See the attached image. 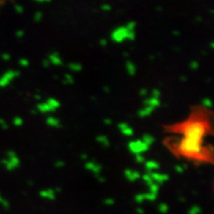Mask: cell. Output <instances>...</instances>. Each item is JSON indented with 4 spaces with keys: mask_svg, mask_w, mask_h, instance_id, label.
<instances>
[{
    "mask_svg": "<svg viewBox=\"0 0 214 214\" xmlns=\"http://www.w3.org/2000/svg\"><path fill=\"white\" fill-rule=\"evenodd\" d=\"M145 168L148 169L149 171L152 172V171H155L156 169H160V163H158L156 160H147V162H145Z\"/></svg>",
    "mask_w": 214,
    "mask_h": 214,
    "instance_id": "cell-11",
    "label": "cell"
},
{
    "mask_svg": "<svg viewBox=\"0 0 214 214\" xmlns=\"http://www.w3.org/2000/svg\"><path fill=\"white\" fill-rule=\"evenodd\" d=\"M39 3H45V2H50V0H37Z\"/></svg>",
    "mask_w": 214,
    "mask_h": 214,
    "instance_id": "cell-49",
    "label": "cell"
},
{
    "mask_svg": "<svg viewBox=\"0 0 214 214\" xmlns=\"http://www.w3.org/2000/svg\"><path fill=\"white\" fill-rule=\"evenodd\" d=\"M43 65H44V67H49V65H50V62H49V59H44V61H43Z\"/></svg>",
    "mask_w": 214,
    "mask_h": 214,
    "instance_id": "cell-44",
    "label": "cell"
},
{
    "mask_svg": "<svg viewBox=\"0 0 214 214\" xmlns=\"http://www.w3.org/2000/svg\"><path fill=\"white\" fill-rule=\"evenodd\" d=\"M158 209H159V211L162 214H166L169 211V205L166 203H160L159 207H158Z\"/></svg>",
    "mask_w": 214,
    "mask_h": 214,
    "instance_id": "cell-25",
    "label": "cell"
},
{
    "mask_svg": "<svg viewBox=\"0 0 214 214\" xmlns=\"http://www.w3.org/2000/svg\"><path fill=\"white\" fill-rule=\"evenodd\" d=\"M17 74H18V73H15V71H8V73L4 75V77H3L1 80H0V84H1V85L7 84V83L10 81L11 79H13L14 76H16Z\"/></svg>",
    "mask_w": 214,
    "mask_h": 214,
    "instance_id": "cell-13",
    "label": "cell"
},
{
    "mask_svg": "<svg viewBox=\"0 0 214 214\" xmlns=\"http://www.w3.org/2000/svg\"><path fill=\"white\" fill-rule=\"evenodd\" d=\"M42 17H43V14H42V12L38 11V12H36V14L34 16V20L36 21V22H40V21L42 20Z\"/></svg>",
    "mask_w": 214,
    "mask_h": 214,
    "instance_id": "cell-33",
    "label": "cell"
},
{
    "mask_svg": "<svg viewBox=\"0 0 214 214\" xmlns=\"http://www.w3.org/2000/svg\"><path fill=\"white\" fill-rule=\"evenodd\" d=\"M135 201L138 202V203H142L143 201H145V197H144V193H139L135 196Z\"/></svg>",
    "mask_w": 214,
    "mask_h": 214,
    "instance_id": "cell-30",
    "label": "cell"
},
{
    "mask_svg": "<svg viewBox=\"0 0 214 214\" xmlns=\"http://www.w3.org/2000/svg\"><path fill=\"white\" fill-rule=\"evenodd\" d=\"M40 196L45 199H49V200H54L56 198V192L54 189L48 188V189H43L40 191Z\"/></svg>",
    "mask_w": 214,
    "mask_h": 214,
    "instance_id": "cell-9",
    "label": "cell"
},
{
    "mask_svg": "<svg viewBox=\"0 0 214 214\" xmlns=\"http://www.w3.org/2000/svg\"><path fill=\"white\" fill-rule=\"evenodd\" d=\"M37 109H38L40 112H42V113H49V112L54 111V109H53L52 107H51L47 102H43V103L38 104Z\"/></svg>",
    "mask_w": 214,
    "mask_h": 214,
    "instance_id": "cell-14",
    "label": "cell"
},
{
    "mask_svg": "<svg viewBox=\"0 0 214 214\" xmlns=\"http://www.w3.org/2000/svg\"><path fill=\"white\" fill-rule=\"evenodd\" d=\"M153 111H154V108H153V107H150V106H145L144 108L140 110L138 114H139L140 117H147V116L151 115L152 113H153Z\"/></svg>",
    "mask_w": 214,
    "mask_h": 214,
    "instance_id": "cell-15",
    "label": "cell"
},
{
    "mask_svg": "<svg viewBox=\"0 0 214 214\" xmlns=\"http://www.w3.org/2000/svg\"><path fill=\"white\" fill-rule=\"evenodd\" d=\"M103 203L107 205V206H111V205L114 204V200H113L112 198H105L103 201Z\"/></svg>",
    "mask_w": 214,
    "mask_h": 214,
    "instance_id": "cell-37",
    "label": "cell"
},
{
    "mask_svg": "<svg viewBox=\"0 0 214 214\" xmlns=\"http://www.w3.org/2000/svg\"><path fill=\"white\" fill-rule=\"evenodd\" d=\"M68 67L73 71H80L82 68L81 64H78V62H70V64H68Z\"/></svg>",
    "mask_w": 214,
    "mask_h": 214,
    "instance_id": "cell-23",
    "label": "cell"
},
{
    "mask_svg": "<svg viewBox=\"0 0 214 214\" xmlns=\"http://www.w3.org/2000/svg\"><path fill=\"white\" fill-rule=\"evenodd\" d=\"M104 90H105V91H109V89L107 88V86H105V87H104Z\"/></svg>",
    "mask_w": 214,
    "mask_h": 214,
    "instance_id": "cell-52",
    "label": "cell"
},
{
    "mask_svg": "<svg viewBox=\"0 0 214 214\" xmlns=\"http://www.w3.org/2000/svg\"><path fill=\"white\" fill-rule=\"evenodd\" d=\"M49 62L50 64H53L54 65H61L62 64L61 56H59L58 53H52L49 56Z\"/></svg>",
    "mask_w": 214,
    "mask_h": 214,
    "instance_id": "cell-10",
    "label": "cell"
},
{
    "mask_svg": "<svg viewBox=\"0 0 214 214\" xmlns=\"http://www.w3.org/2000/svg\"><path fill=\"white\" fill-rule=\"evenodd\" d=\"M55 166H56V168H62V166H64V163L62 162V160H58V162H56Z\"/></svg>",
    "mask_w": 214,
    "mask_h": 214,
    "instance_id": "cell-41",
    "label": "cell"
},
{
    "mask_svg": "<svg viewBox=\"0 0 214 214\" xmlns=\"http://www.w3.org/2000/svg\"><path fill=\"white\" fill-rule=\"evenodd\" d=\"M144 104H145L146 106L153 107V108L155 109L156 107L160 105V99H158V98L150 97V98H147V99L144 101Z\"/></svg>",
    "mask_w": 214,
    "mask_h": 214,
    "instance_id": "cell-12",
    "label": "cell"
},
{
    "mask_svg": "<svg viewBox=\"0 0 214 214\" xmlns=\"http://www.w3.org/2000/svg\"><path fill=\"white\" fill-rule=\"evenodd\" d=\"M18 165H19V160H18V158L15 156V154H13L12 155V158L10 159V160H9L8 163H7V168L14 169V168H17Z\"/></svg>",
    "mask_w": 214,
    "mask_h": 214,
    "instance_id": "cell-16",
    "label": "cell"
},
{
    "mask_svg": "<svg viewBox=\"0 0 214 214\" xmlns=\"http://www.w3.org/2000/svg\"><path fill=\"white\" fill-rule=\"evenodd\" d=\"M106 44H107V41L105 40V39H101V40H100V45H103V46H106Z\"/></svg>",
    "mask_w": 214,
    "mask_h": 214,
    "instance_id": "cell-47",
    "label": "cell"
},
{
    "mask_svg": "<svg viewBox=\"0 0 214 214\" xmlns=\"http://www.w3.org/2000/svg\"><path fill=\"white\" fill-rule=\"evenodd\" d=\"M143 180H144V181L148 184V185L154 182L153 180H152V177H151V175H150V172H147V174H143Z\"/></svg>",
    "mask_w": 214,
    "mask_h": 214,
    "instance_id": "cell-27",
    "label": "cell"
},
{
    "mask_svg": "<svg viewBox=\"0 0 214 214\" xmlns=\"http://www.w3.org/2000/svg\"><path fill=\"white\" fill-rule=\"evenodd\" d=\"M152 95L154 98H158V99H160V91L159 89H153V91H152Z\"/></svg>",
    "mask_w": 214,
    "mask_h": 214,
    "instance_id": "cell-34",
    "label": "cell"
},
{
    "mask_svg": "<svg viewBox=\"0 0 214 214\" xmlns=\"http://www.w3.org/2000/svg\"><path fill=\"white\" fill-rule=\"evenodd\" d=\"M46 102L49 104V105L52 107V108L54 109V110H56V109H58L59 107V105H61V103H59V100H56V98H49V99H48Z\"/></svg>",
    "mask_w": 214,
    "mask_h": 214,
    "instance_id": "cell-20",
    "label": "cell"
},
{
    "mask_svg": "<svg viewBox=\"0 0 214 214\" xmlns=\"http://www.w3.org/2000/svg\"><path fill=\"white\" fill-rule=\"evenodd\" d=\"M150 175H151V177L154 182L157 184L163 183L169 180V175L166 174H160V172L152 171V172H150Z\"/></svg>",
    "mask_w": 214,
    "mask_h": 214,
    "instance_id": "cell-5",
    "label": "cell"
},
{
    "mask_svg": "<svg viewBox=\"0 0 214 214\" xmlns=\"http://www.w3.org/2000/svg\"><path fill=\"white\" fill-rule=\"evenodd\" d=\"M125 27H126V28L129 30V31H134V30H135V27H136V22H134V21H131V22L127 23V25Z\"/></svg>",
    "mask_w": 214,
    "mask_h": 214,
    "instance_id": "cell-31",
    "label": "cell"
},
{
    "mask_svg": "<svg viewBox=\"0 0 214 214\" xmlns=\"http://www.w3.org/2000/svg\"><path fill=\"white\" fill-rule=\"evenodd\" d=\"M149 190L150 191L149 192H151V193H153V194H158L159 193V190H160V185L159 184H157V183H151V184H149Z\"/></svg>",
    "mask_w": 214,
    "mask_h": 214,
    "instance_id": "cell-22",
    "label": "cell"
},
{
    "mask_svg": "<svg viewBox=\"0 0 214 214\" xmlns=\"http://www.w3.org/2000/svg\"><path fill=\"white\" fill-rule=\"evenodd\" d=\"M202 105L204 107H206V108H211V106H212V101H211L209 98H204V99L202 100Z\"/></svg>",
    "mask_w": 214,
    "mask_h": 214,
    "instance_id": "cell-29",
    "label": "cell"
},
{
    "mask_svg": "<svg viewBox=\"0 0 214 214\" xmlns=\"http://www.w3.org/2000/svg\"><path fill=\"white\" fill-rule=\"evenodd\" d=\"M141 140L145 143L146 145H148L149 147H150L151 145H153L154 142H155L154 137L152 136V135H150V134H145V135L143 136V138H142Z\"/></svg>",
    "mask_w": 214,
    "mask_h": 214,
    "instance_id": "cell-19",
    "label": "cell"
},
{
    "mask_svg": "<svg viewBox=\"0 0 214 214\" xmlns=\"http://www.w3.org/2000/svg\"><path fill=\"white\" fill-rule=\"evenodd\" d=\"M135 32L129 31L125 26L118 27L115 30H113V32L111 33V39L116 43H122L127 39L130 41H133L135 40Z\"/></svg>",
    "mask_w": 214,
    "mask_h": 214,
    "instance_id": "cell-3",
    "label": "cell"
},
{
    "mask_svg": "<svg viewBox=\"0 0 214 214\" xmlns=\"http://www.w3.org/2000/svg\"><path fill=\"white\" fill-rule=\"evenodd\" d=\"M104 123L107 124V125H110L112 123V121H111V119H109V118H106V119H104Z\"/></svg>",
    "mask_w": 214,
    "mask_h": 214,
    "instance_id": "cell-45",
    "label": "cell"
},
{
    "mask_svg": "<svg viewBox=\"0 0 214 214\" xmlns=\"http://www.w3.org/2000/svg\"><path fill=\"white\" fill-rule=\"evenodd\" d=\"M80 158H81L82 160H86V159H87V155H86V154H82L81 156H80Z\"/></svg>",
    "mask_w": 214,
    "mask_h": 214,
    "instance_id": "cell-48",
    "label": "cell"
},
{
    "mask_svg": "<svg viewBox=\"0 0 214 214\" xmlns=\"http://www.w3.org/2000/svg\"><path fill=\"white\" fill-rule=\"evenodd\" d=\"M147 93H148V91H147V89H145V88H143L140 90V95H141V96H146Z\"/></svg>",
    "mask_w": 214,
    "mask_h": 214,
    "instance_id": "cell-42",
    "label": "cell"
},
{
    "mask_svg": "<svg viewBox=\"0 0 214 214\" xmlns=\"http://www.w3.org/2000/svg\"><path fill=\"white\" fill-rule=\"evenodd\" d=\"M136 211H137V213L138 214H144V209H142V208H137L136 209Z\"/></svg>",
    "mask_w": 214,
    "mask_h": 214,
    "instance_id": "cell-46",
    "label": "cell"
},
{
    "mask_svg": "<svg viewBox=\"0 0 214 214\" xmlns=\"http://www.w3.org/2000/svg\"><path fill=\"white\" fill-rule=\"evenodd\" d=\"M15 8H16V10L19 12V13H22V12L24 11V8L22 7V6H20V5H17Z\"/></svg>",
    "mask_w": 214,
    "mask_h": 214,
    "instance_id": "cell-43",
    "label": "cell"
},
{
    "mask_svg": "<svg viewBox=\"0 0 214 214\" xmlns=\"http://www.w3.org/2000/svg\"><path fill=\"white\" fill-rule=\"evenodd\" d=\"M180 79H181V80H185V77H184V76H183V77L181 76V77H180Z\"/></svg>",
    "mask_w": 214,
    "mask_h": 214,
    "instance_id": "cell-53",
    "label": "cell"
},
{
    "mask_svg": "<svg viewBox=\"0 0 214 214\" xmlns=\"http://www.w3.org/2000/svg\"><path fill=\"white\" fill-rule=\"evenodd\" d=\"M185 166H180V165H177V166H174V169H175V171L178 172V174H182V172L184 171V169H185Z\"/></svg>",
    "mask_w": 214,
    "mask_h": 214,
    "instance_id": "cell-32",
    "label": "cell"
},
{
    "mask_svg": "<svg viewBox=\"0 0 214 214\" xmlns=\"http://www.w3.org/2000/svg\"><path fill=\"white\" fill-rule=\"evenodd\" d=\"M20 64L23 65V67H28V65H29V61H28V59H20Z\"/></svg>",
    "mask_w": 214,
    "mask_h": 214,
    "instance_id": "cell-39",
    "label": "cell"
},
{
    "mask_svg": "<svg viewBox=\"0 0 214 214\" xmlns=\"http://www.w3.org/2000/svg\"><path fill=\"white\" fill-rule=\"evenodd\" d=\"M101 9L103 11H110L111 10V5L110 4H102L101 5Z\"/></svg>",
    "mask_w": 214,
    "mask_h": 214,
    "instance_id": "cell-38",
    "label": "cell"
},
{
    "mask_svg": "<svg viewBox=\"0 0 214 214\" xmlns=\"http://www.w3.org/2000/svg\"><path fill=\"white\" fill-rule=\"evenodd\" d=\"M178 149H180V153H182L185 156L188 157H198L201 156L203 153V149H202L201 143H197L191 140L183 138L178 144Z\"/></svg>",
    "mask_w": 214,
    "mask_h": 214,
    "instance_id": "cell-2",
    "label": "cell"
},
{
    "mask_svg": "<svg viewBox=\"0 0 214 214\" xmlns=\"http://www.w3.org/2000/svg\"><path fill=\"white\" fill-rule=\"evenodd\" d=\"M46 122H47L48 125H50V126H52V127H56V128L59 127V125H61V123H59V119H56V117H52V116L48 117L46 119Z\"/></svg>",
    "mask_w": 214,
    "mask_h": 214,
    "instance_id": "cell-17",
    "label": "cell"
},
{
    "mask_svg": "<svg viewBox=\"0 0 214 214\" xmlns=\"http://www.w3.org/2000/svg\"><path fill=\"white\" fill-rule=\"evenodd\" d=\"M124 174H125V177L130 181H135L141 177V174H140L139 171H132V169H125Z\"/></svg>",
    "mask_w": 214,
    "mask_h": 214,
    "instance_id": "cell-6",
    "label": "cell"
},
{
    "mask_svg": "<svg viewBox=\"0 0 214 214\" xmlns=\"http://www.w3.org/2000/svg\"><path fill=\"white\" fill-rule=\"evenodd\" d=\"M126 70L127 73L130 74V75H135L136 73V65L133 64L132 62L127 61L126 62Z\"/></svg>",
    "mask_w": 214,
    "mask_h": 214,
    "instance_id": "cell-18",
    "label": "cell"
},
{
    "mask_svg": "<svg viewBox=\"0 0 214 214\" xmlns=\"http://www.w3.org/2000/svg\"><path fill=\"white\" fill-rule=\"evenodd\" d=\"M200 212H201V208L199 207L198 205H194V206H192L187 211V214H200Z\"/></svg>",
    "mask_w": 214,
    "mask_h": 214,
    "instance_id": "cell-24",
    "label": "cell"
},
{
    "mask_svg": "<svg viewBox=\"0 0 214 214\" xmlns=\"http://www.w3.org/2000/svg\"><path fill=\"white\" fill-rule=\"evenodd\" d=\"M85 169H88V171H92L95 175H99L100 172H101V166L98 165L96 163H93V162H87L85 163Z\"/></svg>",
    "mask_w": 214,
    "mask_h": 214,
    "instance_id": "cell-7",
    "label": "cell"
},
{
    "mask_svg": "<svg viewBox=\"0 0 214 214\" xmlns=\"http://www.w3.org/2000/svg\"><path fill=\"white\" fill-rule=\"evenodd\" d=\"M23 35H24V32L23 31H19V33H18V36L21 37V36H23Z\"/></svg>",
    "mask_w": 214,
    "mask_h": 214,
    "instance_id": "cell-50",
    "label": "cell"
},
{
    "mask_svg": "<svg viewBox=\"0 0 214 214\" xmlns=\"http://www.w3.org/2000/svg\"><path fill=\"white\" fill-rule=\"evenodd\" d=\"M136 162L137 163H145V157L143 156V155H136Z\"/></svg>",
    "mask_w": 214,
    "mask_h": 214,
    "instance_id": "cell-35",
    "label": "cell"
},
{
    "mask_svg": "<svg viewBox=\"0 0 214 214\" xmlns=\"http://www.w3.org/2000/svg\"><path fill=\"white\" fill-rule=\"evenodd\" d=\"M64 83H67V84H71V83L73 82V77L71 76V74L70 73H67L64 75Z\"/></svg>",
    "mask_w": 214,
    "mask_h": 214,
    "instance_id": "cell-28",
    "label": "cell"
},
{
    "mask_svg": "<svg viewBox=\"0 0 214 214\" xmlns=\"http://www.w3.org/2000/svg\"><path fill=\"white\" fill-rule=\"evenodd\" d=\"M189 67H190V68H191V70H197V68H198V67H199V64H198V62L193 61V62H190Z\"/></svg>",
    "mask_w": 214,
    "mask_h": 214,
    "instance_id": "cell-36",
    "label": "cell"
},
{
    "mask_svg": "<svg viewBox=\"0 0 214 214\" xmlns=\"http://www.w3.org/2000/svg\"><path fill=\"white\" fill-rule=\"evenodd\" d=\"M36 99H41V95H39V94H36Z\"/></svg>",
    "mask_w": 214,
    "mask_h": 214,
    "instance_id": "cell-51",
    "label": "cell"
},
{
    "mask_svg": "<svg viewBox=\"0 0 214 214\" xmlns=\"http://www.w3.org/2000/svg\"><path fill=\"white\" fill-rule=\"evenodd\" d=\"M118 128L121 130L122 134L125 135V136L131 137L133 135V133H134V131H133L132 128H131L127 123H124V122H122V123H119L118 124Z\"/></svg>",
    "mask_w": 214,
    "mask_h": 214,
    "instance_id": "cell-8",
    "label": "cell"
},
{
    "mask_svg": "<svg viewBox=\"0 0 214 214\" xmlns=\"http://www.w3.org/2000/svg\"><path fill=\"white\" fill-rule=\"evenodd\" d=\"M144 197H145V200L154 201V200H156L157 195L153 194V193H151V192H147V193H144Z\"/></svg>",
    "mask_w": 214,
    "mask_h": 214,
    "instance_id": "cell-26",
    "label": "cell"
},
{
    "mask_svg": "<svg viewBox=\"0 0 214 214\" xmlns=\"http://www.w3.org/2000/svg\"><path fill=\"white\" fill-rule=\"evenodd\" d=\"M182 131L185 139L202 143V139L206 133V126L201 121H191L183 127Z\"/></svg>",
    "mask_w": 214,
    "mask_h": 214,
    "instance_id": "cell-1",
    "label": "cell"
},
{
    "mask_svg": "<svg viewBox=\"0 0 214 214\" xmlns=\"http://www.w3.org/2000/svg\"><path fill=\"white\" fill-rule=\"evenodd\" d=\"M14 123L17 125V126H20V125H22L23 124V120L21 118H15V120H14Z\"/></svg>",
    "mask_w": 214,
    "mask_h": 214,
    "instance_id": "cell-40",
    "label": "cell"
},
{
    "mask_svg": "<svg viewBox=\"0 0 214 214\" xmlns=\"http://www.w3.org/2000/svg\"><path fill=\"white\" fill-rule=\"evenodd\" d=\"M97 142L98 143H100L101 145H103V146H105V147H108V146L110 145V143H109V140L108 138H107L106 136H104V135H100V136H98L97 138Z\"/></svg>",
    "mask_w": 214,
    "mask_h": 214,
    "instance_id": "cell-21",
    "label": "cell"
},
{
    "mask_svg": "<svg viewBox=\"0 0 214 214\" xmlns=\"http://www.w3.org/2000/svg\"><path fill=\"white\" fill-rule=\"evenodd\" d=\"M128 148H129L131 153L136 156V155H142L143 153L147 152L149 146L146 145L141 139H139L135 140V141H130L128 143Z\"/></svg>",
    "mask_w": 214,
    "mask_h": 214,
    "instance_id": "cell-4",
    "label": "cell"
}]
</instances>
